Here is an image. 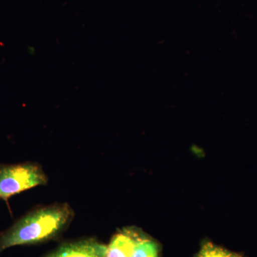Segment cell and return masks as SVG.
<instances>
[{
    "instance_id": "obj_1",
    "label": "cell",
    "mask_w": 257,
    "mask_h": 257,
    "mask_svg": "<svg viewBox=\"0 0 257 257\" xmlns=\"http://www.w3.org/2000/svg\"><path fill=\"white\" fill-rule=\"evenodd\" d=\"M67 203L35 208L0 233V254L16 246L46 242L60 236L74 219Z\"/></svg>"
},
{
    "instance_id": "obj_2",
    "label": "cell",
    "mask_w": 257,
    "mask_h": 257,
    "mask_svg": "<svg viewBox=\"0 0 257 257\" xmlns=\"http://www.w3.org/2000/svg\"><path fill=\"white\" fill-rule=\"evenodd\" d=\"M48 177L35 162L0 165V199L7 202L13 196L29 189L46 185Z\"/></svg>"
},
{
    "instance_id": "obj_3",
    "label": "cell",
    "mask_w": 257,
    "mask_h": 257,
    "mask_svg": "<svg viewBox=\"0 0 257 257\" xmlns=\"http://www.w3.org/2000/svg\"><path fill=\"white\" fill-rule=\"evenodd\" d=\"M145 234L135 227L120 230L106 246V257H132L135 248Z\"/></svg>"
},
{
    "instance_id": "obj_4",
    "label": "cell",
    "mask_w": 257,
    "mask_h": 257,
    "mask_svg": "<svg viewBox=\"0 0 257 257\" xmlns=\"http://www.w3.org/2000/svg\"><path fill=\"white\" fill-rule=\"evenodd\" d=\"M106 245L95 239L64 243L45 257H106Z\"/></svg>"
},
{
    "instance_id": "obj_5",
    "label": "cell",
    "mask_w": 257,
    "mask_h": 257,
    "mask_svg": "<svg viewBox=\"0 0 257 257\" xmlns=\"http://www.w3.org/2000/svg\"><path fill=\"white\" fill-rule=\"evenodd\" d=\"M160 246L155 240L145 235L139 241L132 257H159Z\"/></svg>"
},
{
    "instance_id": "obj_6",
    "label": "cell",
    "mask_w": 257,
    "mask_h": 257,
    "mask_svg": "<svg viewBox=\"0 0 257 257\" xmlns=\"http://www.w3.org/2000/svg\"><path fill=\"white\" fill-rule=\"evenodd\" d=\"M195 257H241L237 253L221 247L214 243H204Z\"/></svg>"
}]
</instances>
